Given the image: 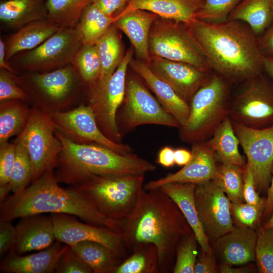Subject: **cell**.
I'll list each match as a JSON object with an SVG mask.
<instances>
[{
  "label": "cell",
  "mask_w": 273,
  "mask_h": 273,
  "mask_svg": "<svg viewBox=\"0 0 273 273\" xmlns=\"http://www.w3.org/2000/svg\"><path fill=\"white\" fill-rule=\"evenodd\" d=\"M120 120L127 130L145 124L179 128L177 120L167 112L159 102L138 80L126 81Z\"/></svg>",
  "instance_id": "14"
},
{
  "label": "cell",
  "mask_w": 273,
  "mask_h": 273,
  "mask_svg": "<svg viewBox=\"0 0 273 273\" xmlns=\"http://www.w3.org/2000/svg\"><path fill=\"white\" fill-rule=\"evenodd\" d=\"M244 167L220 164L213 179L232 203L243 202Z\"/></svg>",
  "instance_id": "38"
},
{
  "label": "cell",
  "mask_w": 273,
  "mask_h": 273,
  "mask_svg": "<svg viewBox=\"0 0 273 273\" xmlns=\"http://www.w3.org/2000/svg\"><path fill=\"white\" fill-rule=\"evenodd\" d=\"M243 197L245 202L257 204L262 200L259 196L254 176L250 165L246 162L243 171Z\"/></svg>",
  "instance_id": "47"
},
{
  "label": "cell",
  "mask_w": 273,
  "mask_h": 273,
  "mask_svg": "<svg viewBox=\"0 0 273 273\" xmlns=\"http://www.w3.org/2000/svg\"><path fill=\"white\" fill-rule=\"evenodd\" d=\"M263 63L265 72L273 80V57L264 56Z\"/></svg>",
  "instance_id": "57"
},
{
  "label": "cell",
  "mask_w": 273,
  "mask_h": 273,
  "mask_svg": "<svg viewBox=\"0 0 273 273\" xmlns=\"http://www.w3.org/2000/svg\"><path fill=\"white\" fill-rule=\"evenodd\" d=\"M56 240L70 245L82 241H92L107 247L120 258L126 248L122 234L109 228L82 222L71 215L51 214Z\"/></svg>",
  "instance_id": "17"
},
{
  "label": "cell",
  "mask_w": 273,
  "mask_h": 273,
  "mask_svg": "<svg viewBox=\"0 0 273 273\" xmlns=\"http://www.w3.org/2000/svg\"><path fill=\"white\" fill-rule=\"evenodd\" d=\"M228 82L214 72L195 93L189 103L188 119L179 127L182 141L194 144L208 140L228 116Z\"/></svg>",
  "instance_id": "7"
},
{
  "label": "cell",
  "mask_w": 273,
  "mask_h": 273,
  "mask_svg": "<svg viewBox=\"0 0 273 273\" xmlns=\"http://www.w3.org/2000/svg\"><path fill=\"white\" fill-rule=\"evenodd\" d=\"M37 214L24 216L15 225V244L9 254L21 255L40 251L52 245L56 241L51 216Z\"/></svg>",
  "instance_id": "20"
},
{
  "label": "cell",
  "mask_w": 273,
  "mask_h": 273,
  "mask_svg": "<svg viewBox=\"0 0 273 273\" xmlns=\"http://www.w3.org/2000/svg\"><path fill=\"white\" fill-rule=\"evenodd\" d=\"M196 187V185L192 183H170L160 188L174 201L181 212L195 235L201 251L213 252L197 210L195 197Z\"/></svg>",
  "instance_id": "26"
},
{
  "label": "cell",
  "mask_w": 273,
  "mask_h": 273,
  "mask_svg": "<svg viewBox=\"0 0 273 273\" xmlns=\"http://www.w3.org/2000/svg\"><path fill=\"white\" fill-rule=\"evenodd\" d=\"M30 108L26 102L13 100L0 103V143L8 142L24 129Z\"/></svg>",
  "instance_id": "32"
},
{
  "label": "cell",
  "mask_w": 273,
  "mask_h": 273,
  "mask_svg": "<svg viewBox=\"0 0 273 273\" xmlns=\"http://www.w3.org/2000/svg\"><path fill=\"white\" fill-rule=\"evenodd\" d=\"M72 64L75 66L86 86L99 78L101 62L96 44H82Z\"/></svg>",
  "instance_id": "39"
},
{
  "label": "cell",
  "mask_w": 273,
  "mask_h": 273,
  "mask_svg": "<svg viewBox=\"0 0 273 273\" xmlns=\"http://www.w3.org/2000/svg\"><path fill=\"white\" fill-rule=\"evenodd\" d=\"M55 272L91 273L92 271L78 258L71 247L67 245L57 262Z\"/></svg>",
  "instance_id": "45"
},
{
  "label": "cell",
  "mask_w": 273,
  "mask_h": 273,
  "mask_svg": "<svg viewBox=\"0 0 273 273\" xmlns=\"http://www.w3.org/2000/svg\"><path fill=\"white\" fill-rule=\"evenodd\" d=\"M157 162L165 167L173 166L175 164L174 150L167 146L163 148L159 152Z\"/></svg>",
  "instance_id": "52"
},
{
  "label": "cell",
  "mask_w": 273,
  "mask_h": 273,
  "mask_svg": "<svg viewBox=\"0 0 273 273\" xmlns=\"http://www.w3.org/2000/svg\"><path fill=\"white\" fill-rule=\"evenodd\" d=\"M129 0H94L93 3L108 15L114 16L121 10Z\"/></svg>",
  "instance_id": "50"
},
{
  "label": "cell",
  "mask_w": 273,
  "mask_h": 273,
  "mask_svg": "<svg viewBox=\"0 0 273 273\" xmlns=\"http://www.w3.org/2000/svg\"><path fill=\"white\" fill-rule=\"evenodd\" d=\"M157 15L146 11L135 9L123 10L115 17L113 25L121 30L130 40L136 55L149 61V38L152 24Z\"/></svg>",
  "instance_id": "23"
},
{
  "label": "cell",
  "mask_w": 273,
  "mask_h": 273,
  "mask_svg": "<svg viewBox=\"0 0 273 273\" xmlns=\"http://www.w3.org/2000/svg\"><path fill=\"white\" fill-rule=\"evenodd\" d=\"M232 123L247 162L251 167L257 190L267 192L273 168V125L255 129Z\"/></svg>",
  "instance_id": "16"
},
{
  "label": "cell",
  "mask_w": 273,
  "mask_h": 273,
  "mask_svg": "<svg viewBox=\"0 0 273 273\" xmlns=\"http://www.w3.org/2000/svg\"><path fill=\"white\" fill-rule=\"evenodd\" d=\"M14 78L28 95L29 104L48 114L68 111L82 103L86 87L73 64L48 72L19 73Z\"/></svg>",
  "instance_id": "5"
},
{
  "label": "cell",
  "mask_w": 273,
  "mask_h": 273,
  "mask_svg": "<svg viewBox=\"0 0 273 273\" xmlns=\"http://www.w3.org/2000/svg\"><path fill=\"white\" fill-rule=\"evenodd\" d=\"M229 105L232 122L255 129L273 125V80L265 71L243 82Z\"/></svg>",
  "instance_id": "9"
},
{
  "label": "cell",
  "mask_w": 273,
  "mask_h": 273,
  "mask_svg": "<svg viewBox=\"0 0 273 273\" xmlns=\"http://www.w3.org/2000/svg\"><path fill=\"white\" fill-rule=\"evenodd\" d=\"M221 164L243 167L245 158L239 150L238 139L234 131L232 121L228 116L206 141Z\"/></svg>",
  "instance_id": "29"
},
{
  "label": "cell",
  "mask_w": 273,
  "mask_h": 273,
  "mask_svg": "<svg viewBox=\"0 0 273 273\" xmlns=\"http://www.w3.org/2000/svg\"><path fill=\"white\" fill-rule=\"evenodd\" d=\"M181 23L159 24L150 31L149 50L154 57L189 64L211 72L206 59L189 27Z\"/></svg>",
  "instance_id": "12"
},
{
  "label": "cell",
  "mask_w": 273,
  "mask_h": 273,
  "mask_svg": "<svg viewBox=\"0 0 273 273\" xmlns=\"http://www.w3.org/2000/svg\"><path fill=\"white\" fill-rule=\"evenodd\" d=\"M242 0H204L197 19L208 23L226 21L233 10Z\"/></svg>",
  "instance_id": "42"
},
{
  "label": "cell",
  "mask_w": 273,
  "mask_h": 273,
  "mask_svg": "<svg viewBox=\"0 0 273 273\" xmlns=\"http://www.w3.org/2000/svg\"><path fill=\"white\" fill-rule=\"evenodd\" d=\"M262 228L273 230V214L270 218L264 224Z\"/></svg>",
  "instance_id": "59"
},
{
  "label": "cell",
  "mask_w": 273,
  "mask_h": 273,
  "mask_svg": "<svg viewBox=\"0 0 273 273\" xmlns=\"http://www.w3.org/2000/svg\"><path fill=\"white\" fill-rule=\"evenodd\" d=\"M257 236L253 228L234 226L217 239L215 245L224 263L241 265L255 261Z\"/></svg>",
  "instance_id": "22"
},
{
  "label": "cell",
  "mask_w": 273,
  "mask_h": 273,
  "mask_svg": "<svg viewBox=\"0 0 273 273\" xmlns=\"http://www.w3.org/2000/svg\"><path fill=\"white\" fill-rule=\"evenodd\" d=\"M195 197L199 219L208 239L215 241L234 228L232 202L213 179L196 185Z\"/></svg>",
  "instance_id": "15"
},
{
  "label": "cell",
  "mask_w": 273,
  "mask_h": 273,
  "mask_svg": "<svg viewBox=\"0 0 273 273\" xmlns=\"http://www.w3.org/2000/svg\"><path fill=\"white\" fill-rule=\"evenodd\" d=\"M228 20L245 23L259 37L273 22L271 0H242L231 12Z\"/></svg>",
  "instance_id": "30"
},
{
  "label": "cell",
  "mask_w": 273,
  "mask_h": 273,
  "mask_svg": "<svg viewBox=\"0 0 273 273\" xmlns=\"http://www.w3.org/2000/svg\"><path fill=\"white\" fill-rule=\"evenodd\" d=\"M204 0H129L124 10L139 9L189 25L197 19Z\"/></svg>",
  "instance_id": "25"
},
{
  "label": "cell",
  "mask_w": 273,
  "mask_h": 273,
  "mask_svg": "<svg viewBox=\"0 0 273 273\" xmlns=\"http://www.w3.org/2000/svg\"><path fill=\"white\" fill-rule=\"evenodd\" d=\"M148 62L152 72L189 104L211 74L186 63L157 57L150 58Z\"/></svg>",
  "instance_id": "19"
},
{
  "label": "cell",
  "mask_w": 273,
  "mask_h": 273,
  "mask_svg": "<svg viewBox=\"0 0 273 273\" xmlns=\"http://www.w3.org/2000/svg\"><path fill=\"white\" fill-rule=\"evenodd\" d=\"M55 129L50 114L31 107L28 122L18 135L24 142L30 157L31 182L47 170H54L56 166L62 144L55 134Z\"/></svg>",
  "instance_id": "11"
},
{
  "label": "cell",
  "mask_w": 273,
  "mask_h": 273,
  "mask_svg": "<svg viewBox=\"0 0 273 273\" xmlns=\"http://www.w3.org/2000/svg\"><path fill=\"white\" fill-rule=\"evenodd\" d=\"M219 271L221 273H248L252 272V269L249 266L233 267L231 265L223 263L219 267Z\"/></svg>",
  "instance_id": "56"
},
{
  "label": "cell",
  "mask_w": 273,
  "mask_h": 273,
  "mask_svg": "<svg viewBox=\"0 0 273 273\" xmlns=\"http://www.w3.org/2000/svg\"><path fill=\"white\" fill-rule=\"evenodd\" d=\"M198 241L192 233L183 237L177 244L175 251L174 273H194L197 259Z\"/></svg>",
  "instance_id": "40"
},
{
  "label": "cell",
  "mask_w": 273,
  "mask_h": 273,
  "mask_svg": "<svg viewBox=\"0 0 273 273\" xmlns=\"http://www.w3.org/2000/svg\"><path fill=\"white\" fill-rule=\"evenodd\" d=\"M94 0H47L48 18L61 27L75 28Z\"/></svg>",
  "instance_id": "36"
},
{
  "label": "cell",
  "mask_w": 273,
  "mask_h": 273,
  "mask_svg": "<svg viewBox=\"0 0 273 273\" xmlns=\"http://www.w3.org/2000/svg\"><path fill=\"white\" fill-rule=\"evenodd\" d=\"M82 44L75 28L61 27L36 48L16 55L13 68L18 74L44 72L72 64Z\"/></svg>",
  "instance_id": "10"
},
{
  "label": "cell",
  "mask_w": 273,
  "mask_h": 273,
  "mask_svg": "<svg viewBox=\"0 0 273 273\" xmlns=\"http://www.w3.org/2000/svg\"><path fill=\"white\" fill-rule=\"evenodd\" d=\"M0 220L12 221L24 216L50 213L66 214L85 222L121 232V220L107 218L88 197L76 188L59 185L54 170H48L22 192L0 203Z\"/></svg>",
  "instance_id": "3"
},
{
  "label": "cell",
  "mask_w": 273,
  "mask_h": 273,
  "mask_svg": "<svg viewBox=\"0 0 273 273\" xmlns=\"http://www.w3.org/2000/svg\"><path fill=\"white\" fill-rule=\"evenodd\" d=\"M144 179V174H90L71 178L64 184L81 191L107 218L122 220L133 211Z\"/></svg>",
  "instance_id": "6"
},
{
  "label": "cell",
  "mask_w": 273,
  "mask_h": 273,
  "mask_svg": "<svg viewBox=\"0 0 273 273\" xmlns=\"http://www.w3.org/2000/svg\"><path fill=\"white\" fill-rule=\"evenodd\" d=\"M48 18L47 0H6L0 3V20L6 26L19 29Z\"/></svg>",
  "instance_id": "28"
},
{
  "label": "cell",
  "mask_w": 273,
  "mask_h": 273,
  "mask_svg": "<svg viewBox=\"0 0 273 273\" xmlns=\"http://www.w3.org/2000/svg\"><path fill=\"white\" fill-rule=\"evenodd\" d=\"M16 230L11 221L0 220V256L12 249L16 241Z\"/></svg>",
  "instance_id": "48"
},
{
  "label": "cell",
  "mask_w": 273,
  "mask_h": 273,
  "mask_svg": "<svg viewBox=\"0 0 273 273\" xmlns=\"http://www.w3.org/2000/svg\"><path fill=\"white\" fill-rule=\"evenodd\" d=\"M272 8H273V0H271Z\"/></svg>",
  "instance_id": "60"
},
{
  "label": "cell",
  "mask_w": 273,
  "mask_h": 273,
  "mask_svg": "<svg viewBox=\"0 0 273 273\" xmlns=\"http://www.w3.org/2000/svg\"><path fill=\"white\" fill-rule=\"evenodd\" d=\"M129 66L147 83L164 109L178 122L180 126L188 119L190 104L166 82L157 76L147 64L132 60Z\"/></svg>",
  "instance_id": "21"
},
{
  "label": "cell",
  "mask_w": 273,
  "mask_h": 273,
  "mask_svg": "<svg viewBox=\"0 0 273 273\" xmlns=\"http://www.w3.org/2000/svg\"><path fill=\"white\" fill-rule=\"evenodd\" d=\"M131 249V255L121 262L113 273L160 272L157 249L154 244L141 243Z\"/></svg>",
  "instance_id": "35"
},
{
  "label": "cell",
  "mask_w": 273,
  "mask_h": 273,
  "mask_svg": "<svg viewBox=\"0 0 273 273\" xmlns=\"http://www.w3.org/2000/svg\"><path fill=\"white\" fill-rule=\"evenodd\" d=\"M133 51H128L114 72L103 80L97 79L87 88V104L95 115L102 132L109 139L121 143L117 113L122 104L126 89L127 67L132 60Z\"/></svg>",
  "instance_id": "8"
},
{
  "label": "cell",
  "mask_w": 273,
  "mask_h": 273,
  "mask_svg": "<svg viewBox=\"0 0 273 273\" xmlns=\"http://www.w3.org/2000/svg\"><path fill=\"white\" fill-rule=\"evenodd\" d=\"M56 130L72 142L78 144H98L121 154L132 153L127 144L117 143L108 138L100 129L90 107L82 103L63 112L50 114Z\"/></svg>",
  "instance_id": "13"
},
{
  "label": "cell",
  "mask_w": 273,
  "mask_h": 273,
  "mask_svg": "<svg viewBox=\"0 0 273 273\" xmlns=\"http://www.w3.org/2000/svg\"><path fill=\"white\" fill-rule=\"evenodd\" d=\"M0 68L7 70L15 74H18L6 59L5 42L2 38L0 39Z\"/></svg>",
  "instance_id": "55"
},
{
  "label": "cell",
  "mask_w": 273,
  "mask_h": 273,
  "mask_svg": "<svg viewBox=\"0 0 273 273\" xmlns=\"http://www.w3.org/2000/svg\"><path fill=\"white\" fill-rule=\"evenodd\" d=\"M192 158L179 171L165 177L150 181L144 185L149 191L159 189L170 183L199 185L213 179L217 174L215 155L206 141L193 144Z\"/></svg>",
  "instance_id": "18"
},
{
  "label": "cell",
  "mask_w": 273,
  "mask_h": 273,
  "mask_svg": "<svg viewBox=\"0 0 273 273\" xmlns=\"http://www.w3.org/2000/svg\"><path fill=\"white\" fill-rule=\"evenodd\" d=\"M117 30L112 24L96 44L101 62V72L98 79L103 80L111 76L123 58L121 42Z\"/></svg>",
  "instance_id": "34"
},
{
  "label": "cell",
  "mask_w": 273,
  "mask_h": 273,
  "mask_svg": "<svg viewBox=\"0 0 273 273\" xmlns=\"http://www.w3.org/2000/svg\"><path fill=\"white\" fill-rule=\"evenodd\" d=\"M192 158L191 151L184 149H177L174 150L175 164L179 166H185Z\"/></svg>",
  "instance_id": "53"
},
{
  "label": "cell",
  "mask_w": 273,
  "mask_h": 273,
  "mask_svg": "<svg viewBox=\"0 0 273 273\" xmlns=\"http://www.w3.org/2000/svg\"><path fill=\"white\" fill-rule=\"evenodd\" d=\"M114 16L102 11L93 3L83 11L75 27L83 44H96L113 24Z\"/></svg>",
  "instance_id": "33"
},
{
  "label": "cell",
  "mask_w": 273,
  "mask_h": 273,
  "mask_svg": "<svg viewBox=\"0 0 273 273\" xmlns=\"http://www.w3.org/2000/svg\"><path fill=\"white\" fill-rule=\"evenodd\" d=\"M266 198H262L257 204L232 203V214L240 225L254 229L263 214Z\"/></svg>",
  "instance_id": "43"
},
{
  "label": "cell",
  "mask_w": 273,
  "mask_h": 273,
  "mask_svg": "<svg viewBox=\"0 0 273 273\" xmlns=\"http://www.w3.org/2000/svg\"><path fill=\"white\" fill-rule=\"evenodd\" d=\"M273 212V168L269 186L267 191L266 205L263 212L264 217H267Z\"/></svg>",
  "instance_id": "54"
},
{
  "label": "cell",
  "mask_w": 273,
  "mask_h": 273,
  "mask_svg": "<svg viewBox=\"0 0 273 273\" xmlns=\"http://www.w3.org/2000/svg\"><path fill=\"white\" fill-rule=\"evenodd\" d=\"M62 144L54 171L59 183L86 175L144 174L156 166L135 154H121L98 144H78L55 129Z\"/></svg>",
  "instance_id": "4"
},
{
  "label": "cell",
  "mask_w": 273,
  "mask_h": 273,
  "mask_svg": "<svg viewBox=\"0 0 273 273\" xmlns=\"http://www.w3.org/2000/svg\"><path fill=\"white\" fill-rule=\"evenodd\" d=\"M192 233L177 206L160 188L143 189L133 211L121 220L125 247L131 249L141 243L154 244L157 249L160 272L169 271L178 243Z\"/></svg>",
  "instance_id": "2"
},
{
  "label": "cell",
  "mask_w": 273,
  "mask_h": 273,
  "mask_svg": "<svg viewBox=\"0 0 273 273\" xmlns=\"http://www.w3.org/2000/svg\"><path fill=\"white\" fill-rule=\"evenodd\" d=\"M61 28L49 18L20 28L5 42L7 60L9 61L21 52L36 48Z\"/></svg>",
  "instance_id": "27"
},
{
  "label": "cell",
  "mask_w": 273,
  "mask_h": 273,
  "mask_svg": "<svg viewBox=\"0 0 273 273\" xmlns=\"http://www.w3.org/2000/svg\"><path fill=\"white\" fill-rule=\"evenodd\" d=\"M211 71L228 82H243L264 72L258 37L245 23L228 20L187 25Z\"/></svg>",
  "instance_id": "1"
},
{
  "label": "cell",
  "mask_w": 273,
  "mask_h": 273,
  "mask_svg": "<svg viewBox=\"0 0 273 273\" xmlns=\"http://www.w3.org/2000/svg\"><path fill=\"white\" fill-rule=\"evenodd\" d=\"M12 192L11 186L9 182L0 185V203L3 202Z\"/></svg>",
  "instance_id": "58"
},
{
  "label": "cell",
  "mask_w": 273,
  "mask_h": 273,
  "mask_svg": "<svg viewBox=\"0 0 273 273\" xmlns=\"http://www.w3.org/2000/svg\"><path fill=\"white\" fill-rule=\"evenodd\" d=\"M255 254L258 272L273 273V230L262 228L259 231Z\"/></svg>",
  "instance_id": "41"
},
{
  "label": "cell",
  "mask_w": 273,
  "mask_h": 273,
  "mask_svg": "<svg viewBox=\"0 0 273 273\" xmlns=\"http://www.w3.org/2000/svg\"><path fill=\"white\" fill-rule=\"evenodd\" d=\"M15 157L14 142L0 143V185L9 182Z\"/></svg>",
  "instance_id": "46"
},
{
  "label": "cell",
  "mask_w": 273,
  "mask_h": 273,
  "mask_svg": "<svg viewBox=\"0 0 273 273\" xmlns=\"http://www.w3.org/2000/svg\"><path fill=\"white\" fill-rule=\"evenodd\" d=\"M218 271L213 252L201 251L197 259L194 273H215Z\"/></svg>",
  "instance_id": "49"
},
{
  "label": "cell",
  "mask_w": 273,
  "mask_h": 273,
  "mask_svg": "<svg viewBox=\"0 0 273 273\" xmlns=\"http://www.w3.org/2000/svg\"><path fill=\"white\" fill-rule=\"evenodd\" d=\"M258 41L263 55L273 57V22L261 36L258 37Z\"/></svg>",
  "instance_id": "51"
},
{
  "label": "cell",
  "mask_w": 273,
  "mask_h": 273,
  "mask_svg": "<svg viewBox=\"0 0 273 273\" xmlns=\"http://www.w3.org/2000/svg\"><path fill=\"white\" fill-rule=\"evenodd\" d=\"M67 245L58 241L50 247L27 255L9 254L1 263L0 270L7 273H53Z\"/></svg>",
  "instance_id": "24"
},
{
  "label": "cell",
  "mask_w": 273,
  "mask_h": 273,
  "mask_svg": "<svg viewBox=\"0 0 273 273\" xmlns=\"http://www.w3.org/2000/svg\"><path fill=\"white\" fill-rule=\"evenodd\" d=\"M68 246L94 273H113L121 262V258L97 242L82 241Z\"/></svg>",
  "instance_id": "31"
},
{
  "label": "cell",
  "mask_w": 273,
  "mask_h": 273,
  "mask_svg": "<svg viewBox=\"0 0 273 273\" xmlns=\"http://www.w3.org/2000/svg\"><path fill=\"white\" fill-rule=\"evenodd\" d=\"M14 142L16 146V157L9 183L12 192L17 194L22 192L31 183L32 166L23 140L17 135Z\"/></svg>",
  "instance_id": "37"
},
{
  "label": "cell",
  "mask_w": 273,
  "mask_h": 273,
  "mask_svg": "<svg viewBox=\"0 0 273 273\" xmlns=\"http://www.w3.org/2000/svg\"><path fill=\"white\" fill-rule=\"evenodd\" d=\"M14 74L7 70L0 69V103L18 100L29 104V97L17 83Z\"/></svg>",
  "instance_id": "44"
}]
</instances>
